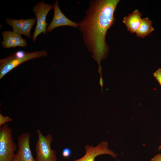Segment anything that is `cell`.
Instances as JSON below:
<instances>
[{
	"mask_svg": "<svg viewBox=\"0 0 161 161\" xmlns=\"http://www.w3.org/2000/svg\"><path fill=\"white\" fill-rule=\"evenodd\" d=\"M152 21L148 17L142 18L140 24L136 33L138 37L144 38L149 35L154 30Z\"/></svg>",
	"mask_w": 161,
	"mask_h": 161,
	"instance_id": "12",
	"label": "cell"
},
{
	"mask_svg": "<svg viewBox=\"0 0 161 161\" xmlns=\"http://www.w3.org/2000/svg\"><path fill=\"white\" fill-rule=\"evenodd\" d=\"M71 150L69 148H65L62 151V155L65 157H68L71 155Z\"/></svg>",
	"mask_w": 161,
	"mask_h": 161,
	"instance_id": "15",
	"label": "cell"
},
{
	"mask_svg": "<svg viewBox=\"0 0 161 161\" xmlns=\"http://www.w3.org/2000/svg\"><path fill=\"white\" fill-rule=\"evenodd\" d=\"M119 0H92L78 27L82 33L88 52L98 66L97 71L102 75L101 62L107 56L109 47L106 41L108 30L114 23V13Z\"/></svg>",
	"mask_w": 161,
	"mask_h": 161,
	"instance_id": "1",
	"label": "cell"
},
{
	"mask_svg": "<svg viewBox=\"0 0 161 161\" xmlns=\"http://www.w3.org/2000/svg\"><path fill=\"white\" fill-rule=\"evenodd\" d=\"M5 21L9 25L11 26L13 31L19 35H24L27 37H31L30 32L32 27L36 22L35 18L26 19H16L9 18H6Z\"/></svg>",
	"mask_w": 161,
	"mask_h": 161,
	"instance_id": "8",
	"label": "cell"
},
{
	"mask_svg": "<svg viewBox=\"0 0 161 161\" xmlns=\"http://www.w3.org/2000/svg\"><path fill=\"white\" fill-rule=\"evenodd\" d=\"M99 83H100V85L101 86V90L102 92V93H103L102 87L103 86V80L102 78V76H100V80H99Z\"/></svg>",
	"mask_w": 161,
	"mask_h": 161,
	"instance_id": "17",
	"label": "cell"
},
{
	"mask_svg": "<svg viewBox=\"0 0 161 161\" xmlns=\"http://www.w3.org/2000/svg\"><path fill=\"white\" fill-rule=\"evenodd\" d=\"M153 74L161 86V68H159Z\"/></svg>",
	"mask_w": 161,
	"mask_h": 161,
	"instance_id": "14",
	"label": "cell"
},
{
	"mask_svg": "<svg viewBox=\"0 0 161 161\" xmlns=\"http://www.w3.org/2000/svg\"><path fill=\"white\" fill-rule=\"evenodd\" d=\"M161 149V145L158 147L159 150H160Z\"/></svg>",
	"mask_w": 161,
	"mask_h": 161,
	"instance_id": "18",
	"label": "cell"
},
{
	"mask_svg": "<svg viewBox=\"0 0 161 161\" xmlns=\"http://www.w3.org/2000/svg\"><path fill=\"white\" fill-rule=\"evenodd\" d=\"M30 134L26 132L18 137V148L15 157L17 161H35L30 147Z\"/></svg>",
	"mask_w": 161,
	"mask_h": 161,
	"instance_id": "7",
	"label": "cell"
},
{
	"mask_svg": "<svg viewBox=\"0 0 161 161\" xmlns=\"http://www.w3.org/2000/svg\"><path fill=\"white\" fill-rule=\"evenodd\" d=\"M151 161H161V154H159L151 159Z\"/></svg>",
	"mask_w": 161,
	"mask_h": 161,
	"instance_id": "16",
	"label": "cell"
},
{
	"mask_svg": "<svg viewBox=\"0 0 161 161\" xmlns=\"http://www.w3.org/2000/svg\"><path fill=\"white\" fill-rule=\"evenodd\" d=\"M47 53L45 49L32 52L18 50L4 58L0 59V79L15 68L29 60L45 57Z\"/></svg>",
	"mask_w": 161,
	"mask_h": 161,
	"instance_id": "2",
	"label": "cell"
},
{
	"mask_svg": "<svg viewBox=\"0 0 161 161\" xmlns=\"http://www.w3.org/2000/svg\"><path fill=\"white\" fill-rule=\"evenodd\" d=\"M54 13L52 19L47 28V32H49L55 28L67 26L77 28L78 23L73 21L67 18L61 10L58 5V1L54 2Z\"/></svg>",
	"mask_w": 161,
	"mask_h": 161,
	"instance_id": "9",
	"label": "cell"
},
{
	"mask_svg": "<svg viewBox=\"0 0 161 161\" xmlns=\"http://www.w3.org/2000/svg\"><path fill=\"white\" fill-rule=\"evenodd\" d=\"M142 13L136 9L123 18L122 21L130 33H136L142 19Z\"/></svg>",
	"mask_w": 161,
	"mask_h": 161,
	"instance_id": "11",
	"label": "cell"
},
{
	"mask_svg": "<svg viewBox=\"0 0 161 161\" xmlns=\"http://www.w3.org/2000/svg\"><path fill=\"white\" fill-rule=\"evenodd\" d=\"M13 161H17L16 159L15 158H14Z\"/></svg>",
	"mask_w": 161,
	"mask_h": 161,
	"instance_id": "19",
	"label": "cell"
},
{
	"mask_svg": "<svg viewBox=\"0 0 161 161\" xmlns=\"http://www.w3.org/2000/svg\"><path fill=\"white\" fill-rule=\"evenodd\" d=\"M3 40L1 45L4 48H10L16 47L22 48L27 46V41L21 35L13 31H4L2 32Z\"/></svg>",
	"mask_w": 161,
	"mask_h": 161,
	"instance_id": "10",
	"label": "cell"
},
{
	"mask_svg": "<svg viewBox=\"0 0 161 161\" xmlns=\"http://www.w3.org/2000/svg\"><path fill=\"white\" fill-rule=\"evenodd\" d=\"M108 142L104 141L95 146L86 145L84 148L85 155L81 158L74 161H95L97 156L103 154L109 155L113 158H116L117 154L108 148Z\"/></svg>",
	"mask_w": 161,
	"mask_h": 161,
	"instance_id": "6",
	"label": "cell"
},
{
	"mask_svg": "<svg viewBox=\"0 0 161 161\" xmlns=\"http://www.w3.org/2000/svg\"><path fill=\"white\" fill-rule=\"evenodd\" d=\"M12 119L8 116H4L0 114V127L9 122L11 121Z\"/></svg>",
	"mask_w": 161,
	"mask_h": 161,
	"instance_id": "13",
	"label": "cell"
},
{
	"mask_svg": "<svg viewBox=\"0 0 161 161\" xmlns=\"http://www.w3.org/2000/svg\"><path fill=\"white\" fill-rule=\"evenodd\" d=\"M36 132L38 139L35 148V161H56V152L51 148V144L53 140L52 135L49 134L44 136L39 129Z\"/></svg>",
	"mask_w": 161,
	"mask_h": 161,
	"instance_id": "4",
	"label": "cell"
},
{
	"mask_svg": "<svg viewBox=\"0 0 161 161\" xmlns=\"http://www.w3.org/2000/svg\"><path fill=\"white\" fill-rule=\"evenodd\" d=\"M12 130L7 124L0 127V161H13L17 150Z\"/></svg>",
	"mask_w": 161,
	"mask_h": 161,
	"instance_id": "3",
	"label": "cell"
},
{
	"mask_svg": "<svg viewBox=\"0 0 161 161\" xmlns=\"http://www.w3.org/2000/svg\"><path fill=\"white\" fill-rule=\"evenodd\" d=\"M53 8L52 4H46L43 0L38 2L33 7L32 10L36 19V24L32 37L33 42H35L39 35L41 33L45 34L47 32L48 24L46 22L47 16Z\"/></svg>",
	"mask_w": 161,
	"mask_h": 161,
	"instance_id": "5",
	"label": "cell"
}]
</instances>
